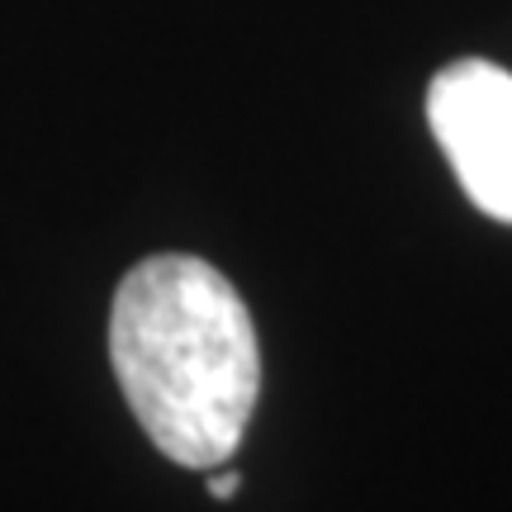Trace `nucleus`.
I'll list each match as a JSON object with an SVG mask.
<instances>
[{
  "label": "nucleus",
  "mask_w": 512,
  "mask_h": 512,
  "mask_svg": "<svg viewBox=\"0 0 512 512\" xmlns=\"http://www.w3.org/2000/svg\"><path fill=\"white\" fill-rule=\"evenodd\" d=\"M427 124L465 195L512 223V72L484 57L451 62L427 91Z\"/></svg>",
  "instance_id": "f03ea898"
},
{
  "label": "nucleus",
  "mask_w": 512,
  "mask_h": 512,
  "mask_svg": "<svg viewBox=\"0 0 512 512\" xmlns=\"http://www.w3.org/2000/svg\"><path fill=\"white\" fill-rule=\"evenodd\" d=\"M238 489H242V475L223 470V465H219V475H209V494L223 498V503H228V498H238Z\"/></svg>",
  "instance_id": "7ed1b4c3"
},
{
  "label": "nucleus",
  "mask_w": 512,
  "mask_h": 512,
  "mask_svg": "<svg viewBox=\"0 0 512 512\" xmlns=\"http://www.w3.org/2000/svg\"><path fill=\"white\" fill-rule=\"evenodd\" d=\"M110 361L133 418L176 465L219 470L261 399V347L233 280L200 256H147L110 313Z\"/></svg>",
  "instance_id": "f257e3e1"
}]
</instances>
